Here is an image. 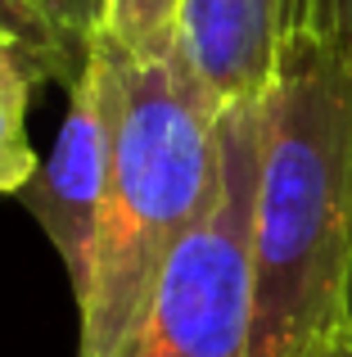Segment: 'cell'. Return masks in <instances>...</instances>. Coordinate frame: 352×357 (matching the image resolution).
<instances>
[{"label":"cell","instance_id":"cell-1","mask_svg":"<svg viewBox=\"0 0 352 357\" xmlns=\"http://www.w3.org/2000/svg\"><path fill=\"white\" fill-rule=\"evenodd\" d=\"M352 59L294 23L262 96L253 190V349L307 357L348 331Z\"/></svg>","mask_w":352,"mask_h":357},{"label":"cell","instance_id":"cell-2","mask_svg":"<svg viewBox=\"0 0 352 357\" xmlns=\"http://www.w3.org/2000/svg\"><path fill=\"white\" fill-rule=\"evenodd\" d=\"M122 59V54H118ZM221 181V109L181 54L122 59V118L95 253L77 294V357H113Z\"/></svg>","mask_w":352,"mask_h":357},{"label":"cell","instance_id":"cell-3","mask_svg":"<svg viewBox=\"0 0 352 357\" xmlns=\"http://www.w3.org/2000/svg\"><path fill=\"white\" fill-rule=\"evenodd\" d=\"M262 100L221 109V181L181 240L113 357H248L253 349V190Z\"/></svg>","mask_w":352,"mask_h":357},{"label":"cell","instance_id":"cell-4","mask_svg":"<svg viewBox=\"0 0 352 357\" xmlns=\"http://www.w3.org/2000/svg\"><path fill=\"white\" fill-rule=\"evenodd\" d=\"M118 118H122V59L95 27L86 45V63L68 82V114L59 122V136H54L50 154L41 158L36 176L18 195L36 218V227L45 231V240L54 244L72 280V294H81L90 253H95L118 154Z\"/></svg>","mask_w":352,"mask_h":357},{"label":"cell","instance_id":"cell-5","mask_svg":"<svg viewBox=\"0 0 352 357\" xmlns=\"http://www.w3.org/2000/svg\"><path fill=\"white\" fill-rule=\"evenodd\" d=\"M294 0H185L181 63L217 109L262 100L280 68Z\"/></svg>","mask_w":352,"mask_h":357},{"label":"cell","instance_id":"cell-6","mask_svg":"<svg viewBox=\"0 0 352 357\" xmlns=\"http://www.w3.org/2000/svg\"><path fill=\"white\" fill-rule=\"evenodd\" d=\"M181 5L185 0H99L95 27L127 63H159L181 45Z\"/></svg>","mask_w":352,"mask_h":357},{"label":"cell","instance_id":"cell-7","mask_svg":"<svg viewBox=\"0 0 352 357\" xmlns=\"http://www.w3.org/2000/svg\"><path fill=\"white\" fill-rule=\"evenodd\" d=\"M27 105L32 86H0V195H23V185L41 167L27 140Z\"/></svg>","mask_w":352,"mask_h":357},{"label":"cell","instance_id":"cell-8","mask_svg":"<svg viewBox=\"0 0 352 357\" xmlns=\"http://www.w3.org/2000/svg\"><path fill=\"white\" fill-rule=\"evenodd\" d=\"M18 5L32 9L36 18H45L63 41L81 45V50L90 45V32H95V18H99V0H18Z\"/></svg>","mask_w":352,"mask_h":357},{"label":"cell","instance_id":"cell-9","mask_svg":"<svg viewBox=\"0 0 352 357\" xmlns=\"http://www.w3.org/2000/svg\"><path fill=\"white\" fill-rule=\"evenodd\" d=\"M294 23L312 27L352 59V0H294Z\"/></svg>","mask_w":352,"mask_h":357},{"label":"cell","instance_id":"cell-10","mask_svg":"<svg viewBox=\"0 0 352 357\" xmlns=\"http://www.w3.org/2000/svg\"><path fill=\"white\" fill-rule=\"evenodd\" d=\"M307 357H352V331L335 335V340H326L317 353H307Z\"/></svg>","mask_w":352,"mask_h":357},{"label":"cell","instance_id":"cell-11","mask_svg":"<svg viewBox=\"0 0 352 357\" xmlns=\"http://www.w3.org/2000/svg\"><path fill=\"white\" fill-rule=\"evenodd\" d=\"M344 317H348V331H352V258H348V294H344Z\"/></svg>","mask_w":352,"mask_h":357}]
</instances>
